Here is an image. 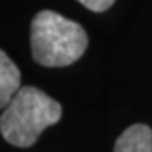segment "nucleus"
<instances>
[{"instance_id": "obj_1", "label": "nucleus", "mask_w": 152, "mask_h": 152, "mask_svg": "<svg viewBox=\"0 0 152 152\" xmlns=\"http://www.w3.org/2000/svg\"><path fill=\"white\" fill-rule=\"evenodd\" d=\"M63 108L36 86H20L0 115V134L15 147H31L48 127L59 122Z\"/></svg>"}, {"instance_id": "obj_2", "label": "nucleus", "mask_w": 152, "mask_h": 152, "mask_svg": "<svg viewBox=\"0 0 152 152\" xmlns=\"http://www.w3.org/2000/svg\"><path fill=\"white\" fill-rule=\"evenodd\" d=\"M88 36L75 20L58 12L41 10L31 24V49L36 63L46 68L69 66L86 51Z\"/></svg>"}, {"instance_id": "obj_3", "label": "nucleus", "mask_w": 152, "mask_h": 152, "mask_svg": "<svg viewBox=\"0 0 152 152\" xmlns=\"http://www.w3.org/2000/svg\"><path fill=\"white\" fill-rule=\"evenodd\" d=\"M113 152H152V130L145 124L130 125L117 139Z\"/></svg>"}, {"instance_id": "obj_4", "label": "nucleus", "mask_w": 152, "mask_h": 152, "mask_svg": "<svg viewBox=\"0 0 152 152\" xmlns=\"http://www.w3.org/2000/svg\"><path fill=\"white\" fill-rule=\"evenodd\" d=\"M19 90H20V71L0 49V110H4L10 103V100Z\"/></svg>"}, {"instance_id": "obj_5", "label": "nucleus", "mask_w": 152, "mask_h": 152, "mask_svg": "<svg viewBox=\"0 0 152 152\" xmlns=\"http://www.w3.org/2000/svg\"><path fill=\"white\" fill-rule=\"evenodd\" d=\"M78 2L93 12H103L113 5L115 0H78Z\"/></svg>"}]
</instances>
